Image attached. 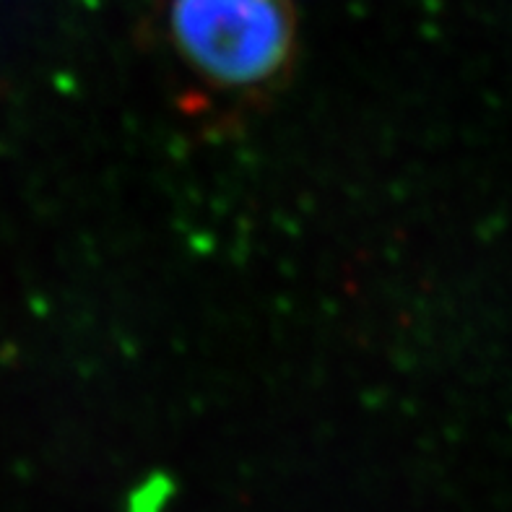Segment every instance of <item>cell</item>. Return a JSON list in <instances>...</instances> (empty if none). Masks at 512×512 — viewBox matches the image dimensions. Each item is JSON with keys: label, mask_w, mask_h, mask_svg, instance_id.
<instances>
[{"label": "cell", "mask_w": 512, "mask_h": 512, "mask_svg": "<svg viewBox=\"0 0 512 512\" xmlns=\"http://www.w3.org/2000/svg\"><path fill=\"white\" fill-rule=\"evenodd\" d=\"M169 34L208 84L253 91L289 68L297 16L292 0H172Z\"/></svg>", "instance_id": "6da1fadb"}]
</instances>
